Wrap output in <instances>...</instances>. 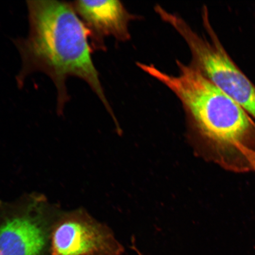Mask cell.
<instances>
[{"label":"cell","mask_w":255,"mask_h":255,"mask_svg":"<svg viewBox=\"0 0 255 255\" xmlns=\"http://www.w3.org/2000/svg\"><path fill=\"white\" fill-rule=\"evenodd\" d=\"M177 76L137 62L142 71L166 86L182 104L188 133L201 157L235 173L251 168L248 154L255 151V123L243 108L192 65L177 60Z\"/></svg>","instance_id":"1"},{"label":"cell","mask_w":255,"mask_h":255,"mask_svg":"<svg viewBox=\"0 0 255 255\" xmlns=\"http://www.w3.org/2000/svg\"><path fill=\"white\" fill-rule=\"evenodd\" d=\"M27 36L14 40L21 59L19 87L35 72L45 73L55 84L57 110L70 100L66 81L75 76L87 83L118 125L91 57L90 32L71 4L54 0L27 1Z\"/></svg>","instance_id":"2"},{"label":"cell","mask_w":255,"mask_h":255,"mask_svg":"<svg viewBox=\"0 0 255 255\" xmlns=\"http://www.w3.org/2000/svg\"><path fill=\"white\" fill-rule=\"evenodd\" d=\"M203 25L209 37L200 36L180 15L165 11L162 20L173 27L189 46L191 65L255 119V86L238 68L220 41L204 7Z\"/></svg>","instance_id":"3"},{"label":"cell","mask_w":255,"mask_h":255,"mask_svg":"<svg viewBox=\"0 0 255 255\" xmlns=\"http://www.w3.org/2000/svg\"><path fill=\"white\" fill-rule=\"evenodd\" d=\"M124 251L109 228L90 218H69L53 232L52 255H123Z\"/></svg>","instance_id":"4"},{"label":"cell","mask_w":255,"mask_h":255,"mask_svg":"<svg viewBox=\"0 0 255 255\" xmlns=\"http://www.w3.org/2000/svg\"><path fill=\"white\" fill-rule=\"evenodd\" d=\"M71 4L90 32L94 47L104 49V38L107 36L120 41L130 39L129 23L136 16L129 13L121 1L80 0Z\"/></svg>","instance_id":"5"},{"label":"cell","mask_w":255,"mask_h":255,"mask_svg":"<svg viewBox=\"0 0 255 255\" xmlns=\"http://www.w3.org/2000/svg\"><path fill=\"white\" fill-rule=\"evenodd\" d=\"M46 244L45 233L30 219L14 218L0 226V255H41Z\"/></svg>","instance_id":"6"},{"label":"cell","mask_w":255,"mask_h":255,"mask_svg":"<svg viewBox=\"0 0 255 255\" xmlns=\"http://www.w3.org/2000/svg\"><path fill=\"white\" fill-rule=\"evenodd\" d=\"M248 159L251 166V171H255V151L249 152Z\"/></svg>","instance_id":"7"}]
</instances>
